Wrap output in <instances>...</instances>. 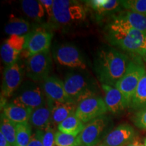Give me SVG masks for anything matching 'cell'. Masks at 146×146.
Segmentation results:
<instances>
[{
  "instance_id": "cell-1",
  "label": "cell",
  "mask_w": 146,
  "mask_h": 146,
  "mask_svg": "<svg viewBox=\"0 0 146 146\" xmlns=\"http://www.w3.org/2000/svg\"><path fill=\"white\" fill-rule=\"evenodd\" d=\"M129 62L127 55L112 47L100 50L95 62V70L102 85L115 87L125 74Z\"/></svg>"
},
{
  "instance_id": "cell-2",
  "label": "cell",
  "mask_w": 146,
  "mask_h": 146,
  "mask_svg": "<svg viewBox=\"0 0 146 146\" xmlns=\"http://www.w3.org/2000/svg\"><path fill=\"white\" fill-rule=\"evenodd\" d=\"M107 38L111 44L125 52L143 56L146 53V33L110 23Z\"/></svg>"
},
{
  "instance_id": "cell-3",
  "label": "cell",
  "mask_w": 146,
  "mask_h": 146,
  "mask_svg": "<svg viewBox=\"0 0 146 146\" xmlns=\"http://www.w3.org/2000/svg\"><path fill=\"white\" fill-rule=\"evenodd\" d=\"M52 23L67 27L83 21L87 15L86 8L81 3L72 0H54Z\"/></svg>"
},
{
  "instance_id": "cell-4",
  "label": "cell",
  "mask_w": 146,
  "mask_h": 146,
  "mask_svg": "<svg viewBox=\"0 0 146 146\" xmlns=\"http://www.w3.org/2000/svg\"><path fill=\"white\" fill-rule=\"evenodd\" d=\"M112 120L103 115L87 123L76 137V145L97 146L103 142L112 129Z\"/></svg>"
},
{
  "instance_id": "cell-5",
  "label": "cell",
  "mask_w": 146,
  "mask_h": 146,
  "mask_svg": "<svg viewBox=\"0 0 146 146\" xmlns=\"http://www.w3.org/2000/svg\"><path fill=\"white\" fill-rule=\"evenodd\" d=\"M66 91L74 103L78 104L83 100L96 96L95 84L89 78L78 73H70L64 81Z\"/></svg>"
},
{
  "instance_id": "cell-6",
  "label": "cell",
  "mask_w": 146,
  "mask_h": 146,
  "mask_svg": "<svg viewBox=\"0 0 146 146\" xmlns=\"http://www.w3.org/2000/svg\"><path fill=\"white\" fill-rule=\"evenodd\" d=\"M145 73V66L141 62L131 60L129 62L125 74L115 86L125 97L129 107L137 87Z\"/></svg>"
},
{
  "instance_id": "cell-7",
  "label": "cell",
  "mask_w": 146,
  "mask_h": 146,
  "mask_svg": "<svg viewBox=\"0 0 146 146\" xmlns=\"http://www.w3.org/2000/svg\"><path fill=\"white\" fill-rule=\"evenodd\" d=\"M35 83L27 81L22 84L11 102L32 110L45 104L47 99L42 86Z\"/></svg>"
},
{
  "instance_id": "cell-8",
  "label": "cell",
  "mask_w": 146,
  "mask_h": 146,
  "mask_svg": "<svg viewBox=\"0 0 146 146\" xmlns=\"http://www.w3.org/2000/svg\"><path fill=\"white\" fill-rule=\"evenodd\" d=\"M52 67V54L50 50L33 55L27 60V76L33 82H43L50 76Z\"/></svg>"
},
{
  "instance_id": "cell-9",
  "label": "cell",
  "mask_w": 146,
  "mask_h": 146,
  "mask_svg": "<svg viewBox=\"0 0 146 146\" xmlns=\"http://www.w3.org/2000/svg\"><path fill=\"white\" fill-rule=\"evenodd\" d=\"M52 56L55 61L61 66L81 70L86 68V64L81 53L73 45L63 44L56 47L53 51Z\"/></svg>"
},
{
  "instance_id": "cell-10",
  "label": "cell",
  "mask_w": 146,
  "mask_h": 146,
  "mask_svg": "<svg viewBox=\"0 0 146 146\" xmlns=\"http://www.w3.org/2000/svg\"><path fill=\"white\" fill-rule=\"evenodd\" d=\"M108 109L102 97L93 96L78 103L75 112L83 123H88L95 118L105 115Z\"/></svg>"
},
{
  "instance_id": "cell-11",
  "label": "cell",
  "mask_w": 146,
  "mask_h": 146,
  "mask_svg": "<svg viewBox=\"0 0 146 146\" xmlns=\"http://www.w3.org/2000/svg\"><path fill=\"white\" fill-rule=\"evenodd\" d=\"M53 35L50 30L43 27H39L31 31L28 35V41L23 52L27 57L39 54L50 50Z\"/></svg>"
},
{
  "instance_id": "cell-12",
  "label": "cell",
  "mask_w": 146,
  "mask_h": 146,
  "mask_svg": "<svg viewBox=\"0 0 146 146\" xmlns=\"http://www.w3.org/2000/svg\"><path fill=\"white\" fill-rule=\"evenodd\" d=\"M28 35L10 36L1 46V58L5 66L17 62L18 58L26 47Z\"/></svg>"
},
{
  "instance_id": "cell-13",
  "label": "cell",
  "mask_w": 146,
  "mask_h": 146,
  "mask_svg": "<svg viewBox=\"0 0 146 146\" xmlns=\"http://www.w3.org/2000/svg\"><path fill=\"white\" fill-rule=\"evenodd\" d=\"M23 75V68L18 62L5 66L3 73L1 98H8L18 90L22 85Z\"/></svg>"
},
{
  "instance_id": "cell-14",
  "label": "cell",
  "mask_w": 146,
  "mask_h": 146,
  "mask_svg": "<svg viewBox=\"0 0 146 146\" xmlns=\"http://www.w3.org/2000/svg\"><path fill=\"white\" fill-rule=\"evenodd\" d=\"M41 86L47 100L60 103L75 104L66 91L64 81L59 78L48 76L43 81Z\"/></svg>"
},
{
  "instance_id": "cell-15",
  "label": "cell",
  "mask_w": 146,
  "mask_h": 146,
  "mask_svg": "<svg viewBox=\"0 0 146 146\" xmlns=\"http://www.w3.org/2000/svg\"><path fill=\"white\" fill-rule=\"evenodd\" d=\"M136 137V132L129 124H122L112 129L103 142L106 146H127Z\"/></svg>"
},
{
  "instance_id": "cell-16",
  "label": "cell",
  "mask_w": 146,
  "mask_h": 146,
  "mask_svg": "<svg viewBox=\"0 0 146 146\" xmlns=\"http://www.w3.org/2000/svg\"><path fill=\"white\" fill-rule=\"evenodd\" d=\"M102 87L104 91V100L108 112L114 114H118L129 107L125 97L118 89L106 85H102Z\"/></svg>"
},
{
  "instance_id": "cell-17",
  "label": "cell",
  "mask_w": 146,
  "mask_h": 146,
  "mask_svg": "<svg viewBox=\"0 0 146 146\" xmlns=\"http://www.w3.org/2000/svg\"><path fill=\"white\" fill-rule=\"evenodd\" d=\"M111 23L146 33V16L125 10L112 16Z\"/></svg>"
},
{
  "instance_id": "cell-18",
  "label": "cell",
  "mask_w": 146,
  "mask_h": 146,
  "mask_svg": "<svg viewBox=\"0 0 146 146\" xmlns=\"http://www.w3.org/2000/svg\"><path fill=\"white\" fill-rule=\"evenodd\" d=\"M29 123L36 130L45 131L52 127V111L47 100L45 104L33 110Z\"/></svg>"
},
{
  "instance_id": "cell-19",
  "label": "cell",
  "mask_w": 146,
  "mask_h": 146,
  "mask_svg": "<svg viewBox=\"0 0 146 146\" xmlns=\"http://www.w3.org/2000/svg\"><path fill=\"white\" fill-rule=\"evenodd\" d=\"M52 111V125L56 128L64 120L74 114L76 112L77 104L74 103H60L47 100Z\"/></svg>"
},
{
  "instance_id": "cell-20",
  "label": "cell",
  "mask_w": 146,
  "mask_h": 146,
  "mask_svg": "<svg viewBox=\"0 0 146 146\" xmlns=\"http://www.w3.org/2000/svg\"><path fill=\"white\" fill-rule=\"evenodd\" d=\"M33 110L12 102L7 103L3 107V114L7 118L16 125L29 123L31 114Z\"/></svg>"
},
{
  "instance_id": "cell-21",
  "label": "cell",
  "mask_w": 146,
  "mask_h": 146,
  "mask_svg": "<svg viewBox=\"0 0 146 146\" xmlns=\"http://www.w3.org/2000/svg\"><path fill=\"white\" fill-rule=\"evenodd\" d=\"M85 2L99 16L117 12L122 6L121 1L118 0H91Z\"/></svg>"
},
{
  "instance_id": "cell-22",
  "label": "cell",
  "mask_w": 146,
  "mask_h": 146,
  "mask_svg": "<svg viewBox=\"0 0 146 146\" xmlns=\"http://www.w3.org/2000/svg\"><path fill=\"white\" fill-rule=\"evenodd\" d=\"M21 7L24 13L31 19L39 23L44 21L45 12L40 1L23 0L21 1Z\"/></svg>"
},
{
  "instance_id": "cell-23",
  "label": "cell",
  "mask_w": 146,
  "mask_h": 146,
  "mask_svg": "<svg viewBox=\"0 0 146 146\" xmlns=\"http://www.w3.org/2000/svg\"><path fill=\"white\" fill-rule=\"evenodd\" d=\"M31 25L29 21L22 18L13 16L5 26V33L10 36H24L30 33Z\"/></svg>"
},
{
  "instance_id": "cell-24",
  "label": "cell",
  "mask_w": 146,
  "mask_h": 146,
  "mask_svg": "<svg viewBox=\"0 0 146 146\" xmlns=\"http://www.w3.org/2000/svg\"><path fill=\"white\" fill-rule=\"evenodd\" d=\"M85 124L83 123L75 114L71 115L58 126V131L66 134L77 137L82 132Z\"/></svg>"
},
{
  "instance_id": "cell-25",
  "label": "cell",
  "mask_w": 146,
  "mask_h": 146,
  "mask_svg": "<svg viewBox=\"0 0 146 146\" xmlns=\"http://www.w3.org/2000/svg\"><path fill=\"white\" fill-rule=\"evenodd\" d=\"M146 107V73L137 87L129 108L139 110Z\"/></svg>"
},
{
  "instance_id": "cell-26",
  "label": "cell",
  "mask_w": 146,
  "mask_h": 146,
  "mask_svg": "<svg viewBox=\"0 0 146 146\" xmlns=\"http://www.w3.org/2000/svg\"><path fill=\"white\" fill-rule=\"evenodd\" d=\"M0 133L4 135L11 146H16V125L5 117L3 114H1Z\"/></svg>"
},
{
  "instance_id": "cell-27",
  "label": "cell",
  "mask_w": 146,
  "mask_h": 146,
  "mask_svg": "<svg viewBox=\"0 0 146 146\" xmlns=\"http://www.w3.org/2000/svg\"><path fill=\"white\" fill-rule=\"evenodd\" d=\"M31 127L29 123L16 125V146H27L33 135Z\"/></svg>"
},
{
  "instance_id": "cell-28",
  "label": "cell",
  "mask_w": 146,
  "mask_h": 146,
  "mask_svg": "<svg viewBox=\"0 0 146 146\" xmlns=\"http://www.w3.org/2000/svg\"><path fill=\"white\" fill-rule=\"evenodd\" d=\"M121 5L126 10L146 16V0H124Z\"/></svg>"
},
{
  "instance_id": "cell-29",
  "label": "cell",
  "mask_w": 146,
  "mask_h": 146,
  "mask_svg": "<svg viewBox=\"0 0 146 146\" xmlns=\"http://www.w3.org/2000/svg\"><path fill=\"white\" fill-rule=\"evenodd\" d=\"M77 137L56 131L55 139L57 146H75Z\"/></svg>"
},
{
  "instance_id": "cell-30",
  "label": "cell",
  "mask_w": 146,
  "mask_h": 146,
  "mask_svg": "<svg viewBox=\"0 0 146 146\" xmlns=\"http://www.w3.org/2000/svg\"><path fill=\"white\" fill-rule=\"evenodd\" d=\"M133 121L139 129L146 131V107L137 111L133 118Z\"/></svg>"
},
{
  "instance_id": "cell-31",
  "label": "cell",
  "mask_w": 146,
  "mask_h": 146,
  "mask_svg": "<svg viewBox=\"0 0 146 146\" xmlns=\"http://www.w3.org/2000/svg\"><path fill=\"white\" fill-rule=\"evenodd\" d=\"M56 129L54 127H50L44 131L43 137V146H57L56 143Z\"/></svg>"
},
{
  "instance_id": "cell-32",
  "label": "cell",
  "mask_w": 146,
  "mask_h": 146,
  "mask_svg": "<svg viewBox=\"0 0 146 146\" xmlns=\"http://www.w3.org/2000/svg\"><path fill=\"white\" fill-rule=\"evenodd\" d=\"M44 131L35 130L27 146H43V137Z\"/></svg>"
},
{
  "instance_id": "cell-33",
  "label": "cell",
  "mask_w": 146,
  "mask_h": 146,
  "mask_svg": "<svg viewBox=\"0 0 146 146\" xmlns=\"http://www.w3.org/2000/svg\"><path fill=\"white\" fill-rule=\"evenodd\" d=\"M40 2L44 8L45 14H47V16H48L49 19L52 23L53 15H54V12H53L54 0H40Z\"/></svg>"
},
{
  "instance_id": "cell-34",
  "label": "cell",
  "mask_w": 146,
  "mask_h": 146,
  "mask_svg": "<svg viewBox=\"0 0 146 146\" xmlns=\"http://www.w3.org/2000/svg\"><path fill=\"white\" fill-rule=\"evenodd\" d=\"M127 146H145L144 144L140 141L139 139L135 137L130 143H129Z\"/></svg>"
},
{
  "instance_id": "cell-35",
  "label": "cell",
  "mask_w": 146,
  "mask_h": 146,
  "mask_svg": "<svg viewBox=\"0 0 146 146\" xmlns=\"http://www.w3.org/2000/svg\"><path fill=\"white\" fill-rule=\"evenodd\" d=\"M0 146H11L8 140L1 133H0Z\"/></svg>"
},
{
  "instance_id": "cell-36",
  "label": "cell",
  "mask_w": 146,
  "mask_h": 146,
  "mask_svg": "<svg viewBox=\"0 0 146 146\" xmlns=\"http://www.w3.org/2000/svg\"><path fill=\"white\" fill-rule=\"evenodd\" d=\"M142 58H143V59L144 61L146 62V53H145V55H144V56H143V57H142Z\"/></svg>"
},
{
  "instance_id": "cell-37",
  "label": "cell",
  "mask_w": 146,
  "mask_h": 146,
  "mask_svg": "<svg viewBox=\"0 0 146 146\" xmlns=\"http://www.w3.org/2000/svg\"><path fill=\"white\" fill-rule=\"evenodd\" d=\"M143 144H144V145L145 146H146V137L144 139V141H143Z\"/></svg>"
},
{
  "instance_id": "cell-38",
  "label": "cell",
  "mask_w": 146,
  "mask_h": 146,
  "mask_svg": "<svg viewBox=\"0 0 146 146\" xmlns=\"http://www.w3.org/2000/svg\"><path fill=\"white\" fill-rule=\"evenodd\" d=\"M97 146H106V145H104L103 143H100V145H97Z\"/></svg>"
},
{
  "instance_id": "cell-39",
  "label": "cell",
  "mask_w": 146,
  "mask_h": 146,
  "mask_svg": "<svg viewBox=\"0 0 146 146\" xmlns=\"http://www.w3.org/2000/svg\"><path fill=\"white\" fill-rule=\"evenodd\" d=\"M75 146H77V145H75Z\"/></svg>"
}]
</instances>
